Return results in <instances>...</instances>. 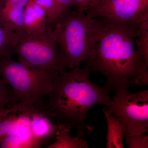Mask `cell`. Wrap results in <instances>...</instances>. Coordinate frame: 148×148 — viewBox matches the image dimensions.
<instances>
[{"mask_svg": "<svg viewBox=\"0 0 148 148\" xmlns=\"http://www.w3.org/2000/svg\"><path fill=\"white\" fill-rule=\"evenodd\" d=\"M90 56L84 62L91 73H100L114 93L130 84L148 85V66L138 53L136 39L139 25L94 17Z\"/></svg>", "mask_w": 148, "mask_h": 148, "instance_id": "cell-1", "label": "cell"}, {"mask_svg": "<svg viewBox=\"0 0 148 148\" xmlns=\"http://www.w3.org/2000/svg\"><path fill=\"white\" fill-rule=\"evenodd\" d=\"M91 73L88 67H79L60 74L41 108L55 124L75 127L79 139H84L93 130L87 122L90 109L104 106L112 98L110 88L98 86L90 81Z\"/></svg>", "mask_w": 148, "mask_h": 148, "instance_id": "cell-2", "label": "cell"}, {"mask_svg": "<svg viewBox=\"0 0 148 148\" xmlns=\"http://www.w3.org/2000/svg\"><path fill=\"white\" fill-rule=\"evenodd\" d=\"M60 73L26 66L13 58H0V76L11 88L18 102L42 108Z\"/></svg>", "mask_w": 148, "mask_h": 148, "instance_id": "cell-3", "label": "cell"}, {"mask_svg": "<svg viewBox=\"0 0 148 148\" xmlns=\"http://www.w3.org/2000/svg\"><path fill=\"white\" fill-rule=\"evenodd\" d=\"M94 25V18L71 9L63 14L52 29L68 70L80 67L89 57Z\"/></svg>", "mask_w": 148, "mask_h": 148, "instance_id": "cell-4", "label": "cell"}, {"mask_svg": "<svg viewBox=\"0 0 148 148\" xmlns=\"http://www.w3.org/2000/svg\"><path fill=\"white\" fill-rule=\"evenodd\" d=\"M15 54L18 61L29 67L44 71L54 70L60 74L68 70L51 29L36 36L21 34Z\"/></svg>", "mask_w": 148, "mask_h": 148, "instance_id": "cell-5", "label": "cell"}, {"mask_svg": "<svg viewBox=\"0 0 148 148\" xmlns=\"http://www.w3.org/2000/svg\"><path fill=\"white\" fill-rule=\"evenodd\" d=\"M104 106L119 121L124 138L148 131V90L131 93L127 88L121 89Z\"/></svg>", "mask_w": 148, "mask_h": 148, "instance_id": "cell-6", "label": "cell"}, {"mask_svg": "<svg viewBox=\"0 0 148 148\" xmlns=\"http://www.w3.org/2000/svg\"><path fill=\"white\" fill-rule=\"evenodd\" d=\"M85 13L140 24L148 19V0H100Z\"/></svg>", "mask_w": 148, "mask_h": 148, "instance_id": "cell-7", "label": "cell"}, {"mask_svg": "<svg viewBox=\"0 0 148 148\" xmlns=\"http://www.w3.org/2000/svg\"><path fill=\"white\" fill-rule=\"evenodd\" d=\"M57 127L41 108L35 112L31 119V131L36 148L42 147L47 143H53Z\"/></svg>", "mask_w": 148, "mask_h": 148, "instance_id": "cell-8", "label": "cell"}, {"mask_svg": "<svg viewBox=\"0 0 148 148\" xmlns=\"http://www.w3.org/2000/svg\"><path fill=\"white\" fill-rule=\"evenodd\" d=\"M49 29L45 12L40 6L29 0L24 11L23 34L36 36L43 34Z\"/></svg>", "mask_w": 148, "mask_h": 148, "instance_id": "cell-9", "label": "cell"}, {"mask_svg": "<svg viewBox=\"0 0 148 148\" xmlns=\"http://www.w3.org/2000/svg\"><path fill=\"white\" fill-rule=\"evenodd\" d=\"M29 0H0V14L12 24L18 32L22 33L24 14Z\"/></svg>", "mask_w": 148, "mask_h": 148, "instance_id": "cell-10", "label": "cell"}, {"mask_svg": "<svg viewBox=\"0 0 148 148\" xmlns=\"http://www.w3.org/2000/svg\"><path fill=\"white\" fill-rule=\"evenodd\" d=\"M21 34L0 14V58H13Z\"/></svg>", "mask_w": 148, "mask_h": 148, "instance_id": "cell-11", "label": "cell"}, {"mask_svg": "<svg viewBox=\"0 0 148 148\" xmlns=\"http://www.w3.org/2000/svg\"><path fill=\"white\" fill-rule=\"evenodd\" d=\"M55 140L47 148H87L88 143L84 139L71 135L72 127L66 124H57Z\"/></svg>", "mask_w": 148, "mask_h": 148, "instance_id": "cell-12", "label": "cell"}, {"mask_svg": "<svg viewBox=\"0 0 148 148\" xmlns=\"http://www.w3.org/2000/svg\"><path fill=\"white\" fill-rule=\"evenodd\" d=\"M103 111L108 125L106 147L107 148H124L123 129L121 124L108 109L105 107Z\"/></svg>", "mask_w": 148, "mask_h": 148, "instance_id": "cell-13", "label": "cell"}, {"mask_svg": "<svg viewBox=\"0 0 148 148\" xmlns=\"http://www.w3.org/2000/svg\"><path fill=\"white\" fill-rule=\"evenodd\" d=\"M30 108H34L18 102L0 114V141L8 134L18 117Z\"/></svg>", "mask_w": 148, "mask_h": 148, "instance_id": "cell-14", "label": "cell"}, {"mask_svg": "<svg viewBox=\"0 0 148 148\" xmlns=\"http://www.w3.org/2000/svg\"><path fill=\"white\" fill-rule=\"evenodd\" d=\"M45 12L47 16L48 26L52 29L56 22L63 15L56 0H32Z\"/></svg>", "mask_w": 148, "mask_h": 148, "instance_id": "cell-15", "label": "cell"}, {"mask_svg": "<svg viewBox=\"0 0 148 148\" xmlns=\"http://www.w3.org/2000/svg\"><path fill=\"white\" fill-rule=\"evenodd\" d=\"M136 46L140 57L148 66V19L139 25V33L136 39Z\"/></svg>", "mask_w": 148, "mask_h": 148, "instance_id": "cell-16", "label": "cell"}, {"mask_svg": "<svg viewBox=\"0 0 148 148\" xmlns=\"http://www.w3.org/2000/svg\"><path fill=\"white\" fill-rule=\"evenodd\" d=\"M18 102L11 88L0 76V114Z\"/></svg>", "mask_w": 148, "mask_h": 148, "instance_id": "cell-17", "label": "cell"}, {"mask_svg": "<svg viewBox=\"0 0 148 148\" xmlns=\"http://www.w3.org/2000/svg\"><path fill=\"white\" fill-rule=\"evenodd\" d=\"M127 147L129 148H148V135H133L124 138Z\"/></svg>", "mask_w": 148, "mask_h": 148, "instance_id": "cell-18", "label": "cell"}, {"mask_svg": "<svg viewBox=\"0 0 148 148\" xmlns=\"http://www.w3.org/2000/svg\"><path fill=\"white\" fill-rule=\"evenodd\" d=\"M100 0H73V8L79 12L85 13L94 7Z\"/></svg>", "mask_w": 148, "mask_h": 148, "instance_id": "cell-19", "label": "cell"}, {"mask_svg": "<svg viewBox=\"0 0 148 148\" xmlns=\"http://www.w3.org/2000/svg\"><path fill=\"white\" fill-rule=\"evenodd\" d=\"M63 14L73 8V0H56Z\"/></svg>", "mask_w": 148, "mask_h": 148, "instance_id": "cell-20", "label": "cell"}]
</instances>
